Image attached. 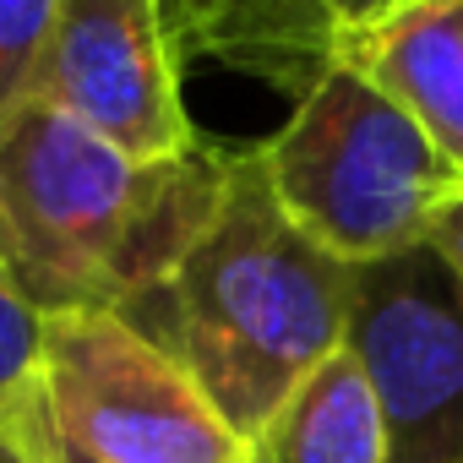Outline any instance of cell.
<instances>
[{
	"label": "cell",
	"instance_id": "cell-6",
	"mask_svg": "<svg viewBox=\"0 0 463 463\" xmlns=\"http://www.w3.org/2000/svg\"><path fill=\"white\" fill-rule=\"evenodd\" d=\"M33 99L137 164H169L202 142L185 115L180 39L164 0H61Z\"/></svg>",
	"mask_w": 463,
	"mask_h": 463
},
{
	"label": "cell",
	"instance_id": "cell-14",
	"mask_svg": "<svg viewBox=\"0 0 463 463\" xmlns=\"http://www.w3.org/2000/svg\"><path fill=\"white\" fill-rule=\"evenodd\" d=\"M0 463H33V452H28V441L0 420Z\"/></svg>",
	"mask_w": 463,
	"mask_h": 463
},
{
	"label": "cell",
	"instance_id": "cell-5",
	"mask_svg": "<svg viewBox=\"0 0 463 463\" xmlns=\"http://www.w3.org/2000/svg\"><path fill=\"white\" fill-rule=\"evenodd\" d=\"M344 349L387 430V463H463V284L425 241L354 268Z\"/></svg>",
	"mask_w": 463,
	"mask_h": 463
},
{
	"label": "cell",
	"instance_id": "cell-1",
	"mask_svg": "<svg viewBox=\"0 0 463 463\" xmlns=\"http://www.w3.org/2000/svg\"><path fill=\"white\" fill-rule=\"evenodd\" d=\"M354 268L279 207L262 153L229 147L218 202L175 273L126 317L229 420L241 441L344 349Z\"/></svg>",
	"mask_w": 463,
	"mask_h": 463
},
{
	"label": "cell",
	"instance_id": "cell-7",
	"mask_svg": "<svg viewBox=\"0 0 463 463\" xmlns=\"http://www.w3.org/2000/svg\"><path fill=\"white\" fill-rule=\"evenodd\" d=\"M398 6L403 0H180L169 28L180 55H213L300 99V88L333 66V50L354 28Z\"/></svg>",
	"mask_w": 463,
	"mask_h": 463
},
{
	"label": "cell",
	"instance_id": "cell-12",
	"mask_svg": "<svg viewBox=\"0 0 463 463\" xmlns=\"http://www.w3.org/2000/svg\"><path fill=\"white\" fill-rule=\"evenodd\" d=\"M6 425L28 441V452H33V463H99V458H88L82 447H71L55 425H50V409H44V387L33 392V398H23L12 414H6Z\"/></svg>",
	"mask_w": 463,
	"mask_h": 463
},
{
	"label": "cell",
	"instance_id": "cell-11",
	"mask_svg": "<svg viewBox=\"0 0 463 463\" xmlns=\"http://www.w3.org/2000/svg\"><path fill=\"white\" fill-rule=\"evenodd\" d=\"M39 360H44V317L0 273V420L39 392Z\"/></svg>",
	"mask_w": 463,
	"mask_h": 463
},
{
	"label": "cell",
	"instance_id": "cell-9",
	"mask_svg": "<svg viewBox=\"0 0 463 463\" xmlns=\"http://www.w3.org/2000/svg\"><path fill=\"white\" fill-rule=\"evenodd\" d=\"M246 463H387L382 409L349 349L327 354L251 436Z\"/></svg>",
	"mask_w": 463,
	"mask_h": 463
},
{
	"label": "cell",
	"instance_id": "cell-13",
	"mask_svg": "<svg viewBox=\"0 0 463 463\" xmlns=\"http://www.w3.org/2000/svg\"><path fill=\"white\" fill-rule=\"evenodd\" d=\"M430 246H436V251L447 257V268H452V273H458V284H463V202L441 213V223H436Z\"/></svg>",
	"mask_w": 463,
	"mask_h": 463
},
{
	"label": "cell",
	"instance_id": "cell-10",
	"mask_svg": "<svg viewBox=\"0 0 463 463\" xmlns=\"http://www.w3.org/2000/svg\"><path fill=\"white\" fill-rule=\"evenodd\" d=\"M55 12L61 0H0V120L33 99Z\"/></svg>",
	"mask_w": 463,
	"mask_h": 463
},
{
	"label": "cell",
	"instance_id": "cell-3",
	"mask_svg": "<svg viewBox=\"0 0 463 463\" xmlns=\"http://www.w3.org/2000/svg\"><path fill=\"white\" fill-rule=\"evenodd\" d=\"M257 153L279 207L349 268L425 246L463 202V169L354 66L311 77Z\"/></svg>",
	"mask_w": 463,
	"mask_h": 463
},
{
	"label": "cell",
	"instance_id": "cell-2",
	"mask_svg": "<svg viewBox=\"0 0 463 463\" xmlns=\"http://www.w3.org/2000/svg\"><path fill=\"white\" fill-rule=\"evenodd\" d=\"M229 147L137 164L44 99L0 120V273L39 317L131 311L218 202Z\"/></svg>",
	"mask_w": 463,
	"mask_h": 463
},
{
	"label": "cell",
	"instance_id": "cell-4",
	"mask_svg": "<svg viewBox=\"0 0 463 463\" xmlns=\"http://www.w3.org/2000/svg\"><path fill=\"white\" fill-rule=\"evenodd\" d=\"M39 387L50 425L99 463H246L202 387L126 317H44Z\"/></svg>",
	"mask_w": 463,
	"mask_h": 463
},
{
	"label": "cell",
	"instance_id": "cell-8",
	"mask_svg": "<svg viewBox=\"0 0 463 463\" xmlns=\"http://www.w3.org/2000/svg\"><path fill=\"white\" fill-rule=\"evenodd\" d=\"M333 66L376 82L458 169H463V0H403L354 28Z\"/></svg>",
	"mask_w": 463,
	"mask_h": 463
}]
</instances>
